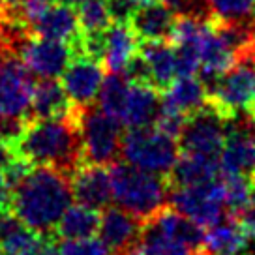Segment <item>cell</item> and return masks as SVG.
<instances>
[{"label":"cell","instance_id":"6da1fadb","mask_svg":"<svg viewBox=\"0 0 255 255\" xmlns=\"http://www.w3.org/2000/svg\"><path fill=\"white\" fill-rule=\"evenodd\" d=\"M72 203V176L43 165H32L11 191V210L17 218L51 240Z\"/></svg>","mask_w":255,"mask_h":255},{"label":"cell","instance_id":"7a4b0ae2","mask_svg":"<svg viewBox=\"0 0 255 255\" xmlns=\"http://www.w3.org/2000/svg\"><path fill=\"white\" fill-rule=\"evenodd\" d=\"M17 158L72 176L85 163L75 107L68 117L32 119L13 143Z\"/></svg>","mask_w":255,"mask_h":255},{"label":"cell","instance_id":"3957f363","mask_svg":"<svg viewBox=\"0 0 255 255\" xmlns=\"http://www.w3.org/2000/svg\"><path fill=\"white\" fill-rule=\"evenodd\" d=\"M34 73L15 51L0 47V141L13 144L32 120Z\"/></svg>","mask_w":255,"mask_h":255},{"label":"cell","instance_id":"277c9868","mask_svg":"<svg viewBox=\"0 0 255 255\" xmlns=\"http://www.w3.org/2000/svg\"><path fill=\"white\" fill-rule=\"evenodd\" d=\"M109 171L113 201L143 222L169 205L171 184L165 176L143 171L128 161H115Z\"/></svg>","mask_w":255,"mask_h":255},{"label":"cell","instance_id":"5b68a950","mask_svg":"<svg viewBox=\"0 0 255 255\" xmlns=\"http://www.w3.org/2000/svg\"><path fill=\"white\" fill-rule=\"evenodd\" d=\"M120 156L135 167L167 178L180 156L178 139L161 131L159 128H129L122 139Z\"/></svg>","mask_w":255,"mask_h":255},{"label":"cell","instance_id":"8992f818","mask_svg":"<svg viewBox=\"0 0 255 255\" xmlns=\"http://www.w3.org/2000/svg\"><path fill=\"white\" fill-rule=\"evenodd\" d=\"M85 163L111 165L122 152V124L100 107L75 109Z\"/></svg>","mask_w":255,"mask_h":255},{"label":"cell","instance_id":"52a82bcc","mask_svg":"<svg viewBox=\"0 0 255 255\" xmlns=\"http://www.w3.org/2000/svg\"><path fill=\"white\" fill-rule=\"evenodd\" d=\"M169 205L203 229L212 227L229 214L225 205V182L222 175L203 184L171 188Z\"/></svg>","mask_w":255,"mask_h":255},{"label":"cell","instance_id":"ba28073f","mask_svg":"<svg viewBox=\"0 0 255 255\" xmlns=\"http://www.w3.org/2000/svg\"><path fill=\"white\" fill-rule=\"evenodd\" d=\"M255 102V62H237L208 88V104L227 120L248 113Z\"/></svg>","mask_w":255,"mask_h":255},{"label":"cell","instance_id":"9c48e42d","mask_svg":"<svg viewBox=\"0 0 255 255\" xmlns=\"http://www.w3.org/2000/svg\"><path fill=\"white\" fill-rule=\"evenodd\" d=\"M227 139V119L207 104L203 109L186 119L182 133L178 137L180 152L220 158Z\"/></svg>","mask_w":255,"mask_h":255},{"label":"cell","instance_id":"30bf717a","mask_svg":"<svg viewBox=\"0 0 255 255\" xmlns=\"http://www.w3.org/2000/svg\"><path fill=\"white\" fill-rule=\"evenodd\" d=\"M62 87L75 109L94 105L105 79L104 62L88 55H75L64 70Z\"/></svg>","mask_w":255,"mask_h":255},{"label":"cell","instance_id":"8fae6325","mask_svg":"<svg viewBox=\"0 0 255 255\" xmlns=\"http://www.w3.org/2000/svg\"><path fill=\"white\" fill-rule=\"evenodd\" d=\"M222 175L255 176V131L248 113L227 120V139L220 156Z\"/></svg>","mask_w":255,"mask_h":255},{"label":"cell","instance_id":"7c38bea8","mask_svg":"<svg viewBox=\"0 0 255 255\" xmlns=\"http://www.w3.org/2000/svg\"><path fill=\"white\" fill-rule=\"evenodd\" d=\"M21 58L34 75L56 79L64 73L73 58V49L66 41L30 36L21 47Z\"/></svg>","mask_w":255,"mask_h":255},{"label":"cell","instance_id":"4fadbf2b","mask_svg":"<svg viewBox=\"0 0 255 255\" xmlns=\"http://www.w3.org/2000/svg\"><path fill=\"white\" fill-rule=\"evenodd\" d=\"M98 235L104 244L111 250L113 255H122L124 252L135 248L143 235L144 222L122 207H107L102 210Z\"/></svg>","mask_w":255,"mask_h":255},{"label":"cell","instance_id":"5bb4252c","mask_svg":"<svg viewBox=\"0 0 255 255\" xmlns=\"http://www.w3.org/2000/svg\"><path fill=\"white\" fill-rule=\"evenodd\" d=\"M73 199L94 210H105L113 201L111 171L107 165L83 163L72 175Z\"/></svg>","mask_w":255,"mask_h":255},{"label":"cell","instance_id":"9a60e30c","mask_svg":"<svg viewBox=\"0 0 255 255\" xmlns=\"http://www.w3.org/2000/svg\"><path fill=\"white\" fill-rule=\"evenodd\" d=\"M32 34L49 40L66 41L73 49V56L83 55V36H81L79 15L72 6H66L56 0L45 11L38 23L32 26Z\"/></svg>","mask_w":255,"mask_h":255},{"label":"cell","instance_id":"2e32d148","mask_svg":"<svg viewBox=\"0 0 255 255\" xmlns=\"http://www.w3.org/2000/svg\"><path fill=\"white\" fill-rule=\"evenodd\" d=\"M175 19L176 13L163 0H148L137 4L129 24L141 41L169 40L175 26Z\"/></svg>","mask_w":255,"mask_h":255},{"label":"cell","instance_id":"e0dca14e","mask_svg":"<svg viewBox=\"0 0 255 255\" xmlns=\"http://www.w3.org/2000/svg\"><path fill=\"white\" fill-rule=\"evenodd\" d=\"M146 225L152 227L154 231H158L159 235L167 237V239L180 242L190 246L191 250H203L205 244V229L197 225L195 222H191L190 218H186L184 214H180L178 210L167 205L161 210H158L156 214L146 220Z\"/></svg>","mask_w":255,"mask_h":255},{"label":"cell","instance_id":"ac0fdd59","mask_svg":"<svg viewBox=\"0 0 255 255\" xmlns=\"http://www.w3.org/2000/svg\"><path fill=\"white\" fill-rule=\"evenodd\" d=\"M161 107V92L156 90L152 85H141L129 81V90L122 115L120 124L129 128H143L152 126L158 117Z\"/></svg>","mask_w":255,"mask_h":255},{"label":"cell","instance_id":"d6986e66","mask_svg":"<svg viewBox=\"0 0 255 255\" xmlns=\"http://www.w3.org/2000/svg\"><path fill=\"white\" fill-rule=\"evenodd\" d=\"M47 240L24 225L11 208L0 210V246L8 255H38Z\"/></svg>","mask_w":255,"mask_h":255},{"label":"cell","instance_id":"ffe728a7","mask_svg":"<svg viewBox=\"0 0 255 255\" xmlns=\"http://www.w3.org/2000/svg\"><path fill=\"white\" fill-rule=\"evenodd\" d=\"M141 40L129 23L113 21L105 30L104 66L111 73H122L129 60L139 53Z\"/></svg>","mask_w":255,"mask_h":255},{"label":"cell","instance_id":"44dd1931","mask_svg":"<svg viewBox=\"0 0 255 255\" xmlns=\"http://www.w3.org/2000/svg\"><path fill=\"white\" fill-rule=\"evenodd\" d=\"M139 53L148 64L152 87L163 92L176 79V53L171 40H146L141 41Z\"/></svg>","mask_w":255,"mask_h":255},{"label":"cell","instance_id":"7402d4cb","mask_svg":"<svg viewBox=\"0 0 255 255\" xmlns=\"http://www.w3.org/2000/svg\"><path fill=\"white\" fill-rule=\"evenodd\" d=\"M207 104V85L201 81V77H195V75L178 77V79H175L169 85V88H165L161 92V105L182 113L186 117L197 113Z\"/></svg>","mask_w":255,"mask_h":255},{"label":"cell","instance_id":"603a6c76","mask_svg":"<svg viewBox=\"0 0 255 255\" xmlns=\"http://www.w3.org/2000/svg\"><path fill=\"white\" fill-rule=\"evenodd\" d=\"M220 175H222L220 158H208V156H199V154L180 152L175 167L169 173L167 180L171 184V188H176V186H193V184L208 182V180L218 178Z\"/></svg>","mask_w":255,"mask_h":255},{"label":"cell","instance_id":"cb8c5ba5","mask_svg":"<svg viewBox=\"0 0 255 255\" xmlns=\"http://www.w3.org/2000/svg\"><path fill=\"white\" fill-rule=\"evenodd\" d=\"M248 242H250V239L244 233V229L240 227V223L237 222V218L227 214L222 222L214 223L212 227H208L205 231L203 250L210 255H242Z\"/></svg>","mask_w":255,"mask_h":255},{"label":"cell","instance_id":"d4e9b609","mask_svg":"<svg viewBox=\"0 0 255 255\" xmlns=\"http://www.w3.org/2000/svg\"><path fill=\"white\" fill-rule=\"evenodd\" d=\"M32 119H58L73 113V105L64 90L62 83L43 79L36 83L32 94Z\"/></svg>","mask_w":255,"mask_h":255},{"label":"cell","instance_id":"484cf974","mask_svg":"<svg viewBox=\"0 0 255 255\" xmlns=\"http://www.w3.org/2000/svg\"><path fill=\"white\" fill-rule=\"evenodd\" d=\"M100 210L85 205H73L68 208L55 229V240H81L94 237L100 229Z\"/></svg>","mask_w":255,"mask_h":255},{"label":"cell","instance_id":"4316f807","mask_svg":"<svg viewBox=\"0 0 255 255\" xmlns=\"http://www.w3.org/2000/svg\"><path fill=\"white\" fill-rule=\"evenodd\" d=\"M129 90V81L124 73H109L104 79V85L98 94V107L105 111L109 117L117 119L120 122V115L124 109Z\"/></svg>","mask_w":255,"mask_h":255},{"label":"cell","instance_id":"83f0119b","mask_svg":"<svg viewBox=\"0 0 255 255\" xmlns=\"http://www.w3.org/2000/svg\"><path fill=\"white\" fill-rule=\"evenodd\" d=\"M139 246L143 248L148 255H205L207 254L205 250L197 252V250H191L186 244H180V242H175V240L159 235L158 231H154L152 227H148L146 223H144L143 227V235H141V240H139Z\"/></svg>","mask_w":255,"mask_h":255},{"label":"cell","instance_id":"f1b7e54d","mask_svg":"<svg viewBox=\"0 0 255 255\" xmlns=\"http://www.w3.org/2000/svg\"><path fill=\"white\" fill-rule=\"evenodd\" d=\"M79 24L83 34H96L109 28L113 23L109 0H87L79 6Z\"/></svg>","mask_w":255,"mask_h":255},{"label":"cell","instance_id":"f546056e","mask_svg":"<svg viewBox=\"0 0 255 255\" xmlns=\"http://www.w3.org/2000/svg\"><path fill=\"white\" fill-rule=\"evenodd\" d=\"M207 2L210 17L218 21L250 17L255 6V0H207Z\"/></svg>","mask_w":255,"mask_h":255},{"label":"cell","instance_id":"4dcf8cb0","mask_svg":"<svg viewBox=\"0 0 255 255\" xmlns=\"http://www.w3.org/2000/svg\"><path fill=\"white\" fill-rule=\"evenodd\" d=\"M60 250L64 255H113L111 250L104 244V240H96L94 237L81 240H62Z\"/></svg>","mask_w":255,"mask_h":255},{"label":"cell","instance_id":"1f68e13d","mask_svg":"<svg viewBox=\"0 0 255 255\" xmlns=\"http://www.w3.org/2000/svg\"><path fill=\"white\" fill-rule=\"evenodd\" d=\"M175 13H186V15H201L210 17L207 0H163Z\"/></svg>","mask_w":255,"mask_h":255},{"label":"cell","instance_id":"d6a6232c","mask_svg":"<svg viewBox=\"0 0 255 255\" xmlns=\"http://www.w3.org/2000/svg\"><path fill=\"white\" fill-rule=\"evenodd\" d=\"M11 191L13 190H11L4 171H0V210L11 208Z\"/></svg>","mask_w":255,"mask_h":255},{"label":"cell","instance_id":"836d02e7","mask_svg":"<svg viewBox=\"0 0 255 255\" xmlns=\"http://www.w3.org/2000/svg\"><path fill=\"white\" fill-rule=\"evenodd\" d=\"M13 159H15L13 144L6 143V141H0V171H6Z\"/></svg>","mask_w":255,"mask_h":255},{"label":"cell","instance_id":"e575fe53","mask_svg":"<svg viewBox=\"0 0 255 255\" xmlns=\"http://www.w3.org/2000/svg\"><path fill=\"white\" fill-rule=\"evenodd\" d=\"M53 242H55V240L49 239L47 242H45V246L40 250V254H38V255H64L62 250H60V248H56Z\"/></svg>","mask_w":255,"mask_h":255},{"label":"cell","instance_id":"d590c367","mask_svg":"<svg viewBox=\"0 0 255 255\" xmlns=\"http://www.w3.org/2000/svg\"><path fill=\"white\" fill-rule=\"evenodd\" d=\"M248 120H250V126L255 131V102L252 104V107L248 109Z\"/></svg>","mask_w":255,"mask_h":255},{"label":"cell","instance_id":"8d00e7d4","mask_svg":"<svg viewBox=\"0 0 255 255\" xmlns=\"http://www.w3.org/2000/svg\"><path fill=\"white\" fill-rule=\"evenodd\" d=\"M122 255H148L146 254V252H144L143 248L139 246V244H137L135 248H131V250H128V252H124V254Z\"/></svg>","mask_w":255,"mask_h":255},{"label":"cell","instance_id":"74e56055","mask_svg":"<svg viewBox=\"0 0 255 255\" xmlns=\"http://www.w3.org/2000/svg\"><path fill=\"white\" fill-rule=\"evenodd\" d=\"M242 255H255V239H252L248 242V246H246V250L242 252Z\"/></svg>","mask_w":255,"mask_h":255},{"label":"cell","instance_id":"f35d334b","mask_svg":"<svg viewBox=\"0 0 255 255\" xmlns=\"http://www.w3.org/2000/svg\"><path fill=\"white\" fill-rule=\"evenodd\" d=\"M58 2H62V4H66V6H72V8H75V6L85 4L87 0H58Z\"/></svg>","mask_w":255,"mask_h":255},{"label":"cell","instance_id":"ab89813d","mask_svg":"<svg viewBox=\"0 0 255 255\" xmlns=\"http://www.w3.org/2000/svg\"><path fill=\"white\" fill-rule=\"evenodd\" d=\"M0 255H8L6 252H4V248H2V246H0Z\"/></svg>","mask_w":255,"mask_h":255},{"label":"cell","instance_id":"60d3db41","mask_svg":"<svg viewBox=\"0 0 255 255\" xmlns=\"http://www.w3.org/2000/svg\"><path fill=\"white\" fill-rule=\"evenodd\" d=\"M137 4H141V2H148V0H135Z\"/></svg>","mask_w":255,"mask_h":255},{"label":"cell","instance_id":"b9f144b4","mask_svg":"<svg viewBox=\"0 0 255 255\" xmlns=\"http://www.w3.org/2000/svg\"><path fill=\"white\" fill-rule=\"evenodd\" d=\"M252 17L255 19V6H254V11H252Z\"/></svg>","mask_w":255,"mask_h":255},{"label":"cell","instance_id":"7bdbcfd3","mask_svg":"<svg viewBox=\"0 0 255 255\" xmlns=\"http://www.w3.org/2000/svg\"><path fill=\"white\" fill-rule=\"evenodd\" d=\"M205 255H210V254H205ZM216 255H225V254H216Z\"/></svg>","mask_w":255,"mask_h":255}]
</instances>
